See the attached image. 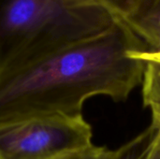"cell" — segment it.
Here are the masks:
<instances>
[{
  "mask_svg": "<svg viewBox=\"0 0 160 159\" xmlns=\"http://www.w3.org/2000/svg\"><path fill=\"white\" fill-rule=\"evenodd\" d=\"M146 50L123 22L0 74V122L44 114L81 115L94 96L125 100L142 81Z\"/></svg>",
  "mask_w": 160,
  "mask_h": 159,
  "instance_id": "obj_1",
  "label": "cell"
},
{
  "mask_svg": "<svg viewBox=\"0 0 160 159\" xmlns=\"http://www.w3.org/2000/svg\"><path fill=\"white\" fill-rule=\"evenodd\" d=\"M116 20L68 0H0V74L102 33Z\"/></svg>",
  "mask_w": 160,
  "mask_h": 159,
  "instance_id": "obj_2",
  "label": "cell"
},
{
  "mask_svg": "<svg viewBox=\"0 0 160 159\" xmlns=\"http://www.w3.org/2000/svg\"><path fill=\"white\" fill-rule=\"evenodd\" d=\"M82 115L44 114L0 122V159H57L91 146Z\"/></svg>",
  "mask_w": 160,
  "mask_h": 159,
  "instance_id": "obj_3",
  "label": "cell"
},
{
  "mask_svg": "<svg viewBox=\"0 0 160 159\" xmlns=\"http://www.w3.org/2000/svg\"><path fill=\"white\" fill-rule=\"evenodd\" d=\"M72 6H97L128 26L152 10L160 0H68Z\"/></svg>",
  "mask_w": 160,
  "mask_h": 159,
  "instance_id": "obj_4",
  "label": "cell"
},
{
  "mask_svg": "<svg viewBox=\"0 0 160 159\" xmlns=\"http://www.w3.org/2000/svg\"><path fill=\"white\" fill-rule=\"evenodd\" d=\"M113 159H160V126L152 124L138 136L114 150Z\"/></svg>",
  "mask_w": 160,
  "mask_h": 159,
  "instance_id": "obj_5",
  "label": "cell"
},
{
  "mask_svg": "<svg viewBox=\"0 0 160 159\" xmlns=\"http://www.w3.org/2000/svg\"><path fill=\"white\" fill-rule=\"evenodd\" d=\"M142 99L152 112V122L160 126V60L144 62Z\"/></svg>",
  "mask_w": 160,
  "mask_h": 159,
  "instance_id": "obj_6",
  "label": "cell"
},
{
  "mask_svg": "<svg viewBox=\"0 0 160 159\" xmlns=\"http://www.w3.org/2000/svg\"><path fill=\"white\" fill-rule=\"evenodd\" d=\"M128 27L146 50L160 51V2L143 18Z\"/></svg>",
  "mask_w": 160,
  "mask_h": 159,
  "instance_id": "obj_7",
  "label": "cell"
},
{
  "mask_svg": "<svg viewBox=\"0 0 160 159\" xmlns=\"http://www.w3.org/2000/svg\"><path fill=\"white\" fill-rule=\"evenodd\" d=\"M113 157L114 150L92 144L89 147L69 153L57 159H113Z\"/></svg>",
  "mask_w": 160,
  "mask_h": 159,
  "instance_id": "obj_8",
  "label": "cell"
},
{
  "mask_svg": "<svg viewBox=\"0 0 160 159\" xmlns=\"http://www.w3.org/2000/svg\"><path fill=\"white\" fill-rule=\"evenodd\" d=\"M129 56L135 59H139L142 62L150 60H160V51L132 50L129 52Z\"/></svg>",
  "mask_w": 160,
  "mask_h": 159,
  "instance_id": "obj_9",
  "label": "cell"
}]
</instances>
